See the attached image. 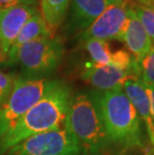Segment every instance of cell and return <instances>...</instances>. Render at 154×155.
Masks as SVG:
<instances>
[{"instance_id":"cell-4","label":"cell","mask_w":154,"mask_h":155,"mask_svg":"<svg viewBox=\"0 0 154 155\" xmlns=\"http://www.w3.org/2000/svg\"><path fill=\"white\" fill-rule=\"evenodd\" d=\"M64 51L61 36L42 37L22 45L8 59L7 64L18 65L22 78H48L60 65Z\"/></svg>"},{"instance_id":"cell-9","label":"cell","mask_w":154,"mask_h":155,"mask_svg":"<svg viewBox=\"0 0 154 155\" xmlns=\"http://www.w3.org/2000/svg\"><path fill=\"white\" fill-rule=\"evenodd\" d=\"M83 80L94 88V90L107 91L123 88L127 79L136 78L129 71L123 70L112 64L99 65L89 62L85 65L81 74Z\"/></svg>"},{"instance_id":"cell-6","label":"cell","mask_w":154,"mask_h":155,"mask_svg":"<svg viewBox=\"0 0 154 155\" xmlns=\"http://www.w3.org/2000/svg\"><path fill=\"white\" fill-rule=\"evenodd\" d=\"M4 155H81V149L66 127L26 138Z\"/></svg>"},{"instance_id":"cell-8","label":"cell","mask_w":154,"mask_h":155,"mask_svg":"<svg viewBox=\"0 0 154 155\" xmlns=\"http://www.w3.org/2000/svg\"><path fill=\"white\" fill-rule=\"evenodd\" d=\"M114 0H71L63 32L71 36L81 34L99 17Z\"/></svg>"},{"instance_id":"cell-14","label":"cell","mask_w":154,"mask_h":155,"mask_svg":"<svg viewBox=\"0 0 154 155\" xmlns=\"http://www.w3.org/2000/svg\"><path fill=\"white\" fill-rule=\"evenodd\" d=\"M71 0H40L41 16L46 22L48 28L55 35L57 29L65 22L69 11Z\"/></svg>"},{"instance_id":"cell-21","label":"cell","mask_w":154,"mask_h":155,"mask_svg":"<svg viewBox=\"0 0 154 155\" xmlns=\"http://www.w3.org/2000/svg\"><path fill=\"white\" fill-rule=\"evenodd\" d=\"M125 1H130L131 4H139L144 6H153L154 0H125Z\"/></svg>"},{"instance_id":"cell-15","label":"cell","mask_w":154,"mask_h":155,"mask_svg":"<svg viewBox=\"0 0 154 155\" xmlns=\"http://www.w3.org/2000/svg\"><path fill=\"white\" fill-rule=\"evenodd\" d=\"M79 43L89 54L91 62L99 65H106L110 63L112 52L110 50L107 41L99 40V39H87Z\"/></svg>"},{"instance_id":"cell-19","label":"cell","mask_w":154,"mask_h":155,"mask_svg":"<svg viewBox=\"0 0 154 155\" xmlns=\"http://www.w3.org/2000/svg\"><path fill=\"white\" fill-rule=\"evenodd\" d=\"M23 4L37 6L38 0H0V11Z\"/></svg>"},{"instance_id":"cell-17","label":"cell","mask_w":154,"mask_h":155,"mask_svg":"<svg viewBox=\"0 0 154 155\" xmlns=\"http://www.w3.org/2000/svg\"><path fill=\"white\" fill-rule=\"evenodd\" d=\"M138 73L143 83L154 85V45L138 62Z\"/></svg>"},{"instance_id":"cell-16","label":"cell","mask_w":154,"mask_h":155,"mask_svg":"<svg viewBox=\"0 0 154 155\" xmlns=\"http://www.w3.org/2000/svg\"><path fill=\"white\" fill-rule=\"evenodd\" d=\"M135 12L139 21L141 22L143 28L145 29L147 35L154 45V5L153 6H144L139 4H131L129 6Z\"/></svg>"},{"instance_id":"cell-23","label":"cell","mask_w":154,"mask_h":155,"mask_svg":"<svg viewBox=\"0 0 154 155\" xmlns=\"http://www.w3.org/2000/svg\"><path fill=\"white\" fill-rule=\"evenodd\" d=\"M144 155H154V154H150V153H146V154H144Z\"/></svg>"},{"instance_id":"cell-1","label":"cell","mask_w":154,"mask_h":155,"mask_svg":"<svg viewBox=\"0 0 154 155\" xmlns=\"http://www.w3.org/2000/svg\"><path fill=\"white\" fill-rule=\"evenodd\" d=\"M72 97L66 82L58 80L31 109L0 137V155L26 138L36 134L59 129L64 125Z\"/></svg>"},{"instance_id":"cell-2","label":"cell","mask_w":154,"mask_h":155,"mask_svg":"<svg viewBox=\"0 0 154 155\" xmlns=\"http://www.w3.org/2000/svg\"><path fill=\"white\" fill-rule=\"evenodd\" d=\"M111 147L128 150L144 147V127L123 88L91 90Z\"/></svg>"},{"instance_id":"cell-10","label":"cell","mask_w":154,"mask_h":155,"mask_svg":"<svg viewBox=\"0 0 154 155\" xmlns=\"http://www.w3.org/2000/svg\"><path fill=\"white\" fill-rule=\"evenodd\" d=\"M37 12V6L26 4L0 11V42L7 56L21 28Z\"/></svg>"},{"instance_id":"cell-20","label":"cell","mask_w":154,"mask_h":155,"mask_svg":"<svg viewBox=\"0 0 154 155\" xmlns=\"http://www.w3.org/2000/svg\"><path fill=\"white\" fill-rule=\"evenodd\" d=\"M143 85L146 89L147 94H148V97L150 100V106H151V113H152V117L154 120V85L145 84V83H143Z\"/></svg>"},{"instance_id":"cell-18","label":"cell","mask_w":154,"mask_h":155,"mask_svg":"<svg viewBox=\"0 0 154 155\" xmlns=\"http://www.w3.org/2000/svg\"><path fill=\"white\" fill-rule=\"evenodd\" d=\"M16 78L17 77H14L11 74L5 73L0 70V105L4 103L10 95L14 87Z\"/></svg>"},{"instance_id":"cell-12","label":"cell","mask_w":154,"mask_h":155,"mask_svg":"<svg viewBox=\"0 0 154 155\" xmlns=\"http://www.w3.org/2000/svg\"><path fill=\"white\" fill-rule=\"evenodd\" d=\"M123 90L129 98L141 120L146 136L154 146V120L151 113L150 100L142 81L137 78H129L124 82Z\"/></svg>"},{"instance_id":"cell-22","label":"cell","mask_w":154,"mask_h":155,"mask_svg":"<svg viewBox=\"0 0 154 155\" xmlns=\"http://www.w3.org/2000/svg\"><path fill=\"white\" fill-rule=\"evenodd\" d=\"M7 61H8L7 53L4 51V49H3V47H2L1 42H0V66L3 64H7Z\"/></svg>"},{"instance_id":"cell-13","label":"cell","mask_w":154,"mask_h":155,"mask_svg":"<svg viewBox=\"0 0 154 155\" xmlns=\"http://www.w3.org/2000/svg\"><path fill=\"white\" fill-rule=\"evenodd\" d=\"M51 36H54V34L48 28L46 22L41 16L40 12H37L21 28L18 36L16 37L15 41L13 42L12 46L8 51V59L12 57L22 45L36 40L38 38L51 37Z\"/></svg>"},{"instance_id":"cell-11","label":"cell","mask_w":154,"mask_h":155,"mask_svg":"<svg viewBox=\"0 0 154 155\" xmlns=\"http://www.w3.org/2000/svg\"><path fill=\"white\" fill-rule=\"evenodd\" d=\"M117 40L123 42L126 50L133 56L137 63L149 52L152 47V42L143 28L135 12L129 7L127 11V18Z\"/></svg>"},{"instance_id":"cell-7","label":"cell","mask_w":154,"mask_h":155,"mask_svg":"<svg viewBox=\"0 0 154 155\" xmlns=\"http://www.w3.org/2000/svg\"><path fill=\"white\" fill-rule=\"evenodd\" d=\"M127 11L128 4L125 0H114L86 30L77 36L78 41L87 39L117 40L126 21Z\"/></svg>"},{"instance_id":"cell-3","label":"cell","mask_w":154,"mask_h":155,"mask_svg":"<svg viewBox=\"0 0 154 155\" xmlns=\"http://www.w3.org/2000/svg\"><path fill=\"white\" fill-rule=\"evenodd\" d=\"M64 126L79 144L81 154L104 155L111 148L99 110L90 91L72 95Z\"/></svg>"},{"instance_id":"cell-5","label":"cell","mask_w":154,"mask_h":155,"mask_svg":"<svg viewBox=\"0 0 154 155\" xmlns=\"http://www.w3.org/2000/svg\"><path fill=\"white\" fill-rule=\"evenodd\" d=\"M59 79L17 77L10 95L0 105V137L57 83Z\"/></svg>"}]
</instances>
